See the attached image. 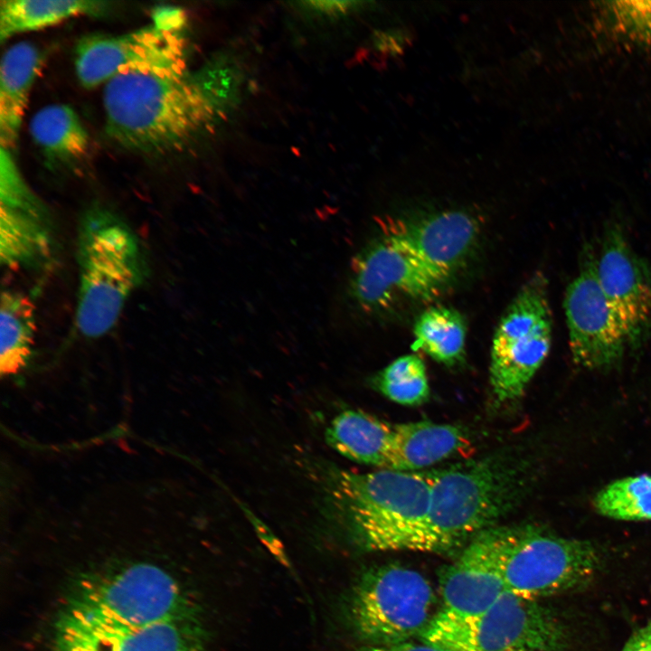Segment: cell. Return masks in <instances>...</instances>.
Masks as SVG:
<instances>
[{
  "mask_svg": "<svg viewBox=\"0 0 651 651\" xmlns=\"http://www.w3.org/2000/svg\"><path fill=\"white\" fill-rule=\"evenodd\" d=\"M436 470L327 469L325 514L348 542L366 552L427 551Z\"/></svg>",
  "mask_w": 651,
  "mask_h": 651,
  "instance_id": "obj_1",
  "label": "cell"
},
{
  "mask_svg": "<svg viewBox=\"0 0 651 651\" xmlns=\"http://www.w3.org/2000/svg\"><path fill=\"white\" fill-rule=\"evenodd\" d=\"M103 108L115 144L155 156L183 150L218 113L201 69L118 75L104 85Z\"/></svg>",
  "mask_w": 651,
  "mask_h": 651,
  "instance_id": "obj_2",
  "label": "cell"
},
{
  "mask_svg": "<svg viewBox=\"0 0 651 651\" xmlns=\"http://www.w3.org/2000/svg\"><path fill=\"white\" fill-rule=\"evenodd\" d=\"M76 262L75 324L83 336L98 339L115 327L128 298L146 279L145 249L119 214L95 203L80 218Z\"/></svg>",
  "mask_w": 651,
  "mask_h": 651,
  "instance_id": "obj_3",
  "label": "cell"
},
{
  "mask_svg": "<svg viewBox=\"0 0 651 651\" xmlns=\"http://www.w3.org/2000/svg\"><path fill=\"white\" fill-rule=\"evenodd\" d=\"M525 487L524 463L509 452L436 470L426 552L457 550L496 526L518 505Z\"/></svg>",
  "mask_w": 651,
  "mask_h": 651,
  "instance_id": "obj_4",
  "label": "cell"
},
{
  "mask_svg": "<svg viewBox=\"0 0 651 651\" xmlns=\"http://www.w3.org/2000/svg\"><path fill=\"white\" fill-rule=\"evenodd\" d=\"M60 612L108 627H137L201 615L181 582L164 567L146 561L80 576Z\"/></svg>",
  "mask_w": 651,
  "mask_h": 651,
  "instance_id": "obj_5",
  "label": "cell"
},
{
  "mask_svg": "<svg viewBox=\"0 0 651 651\" xmlns=\"http://www.w3.org/2000/svg\"><path fill=\"white\" fill-rule=\"evenodd\" d=\"M437 600L422 573L387 563L361 573L339 609L343 624L362 644L389 645L419 638L439 611Z\"/></svg>",
  "mask_w": 651,
  "mask_h": 651,
  "instance_id": "obj_6",
  "label": "cell"
},
{
  "mask_svg": "<svg viewBox=\"0 0 651 651\" xmlns=\"http://www.w3.org/2000/svg\"><path fill=\"white\" fill-rule=\"evenodd\" d=\"M419 640L446 651H562L568 632L538 599L505 591L470 618L439 610Z\"/></svg>",
  "mask_w": 651,
  "mask_h": 651,
  "instance_id": "obj_7",
  "label": "cell"
},
{
  "mask_svg": "<svg viewBox=\"0 0 651 651\" xmlns=\"http://www.w3.org/2000/svg\"><path fill=\"white\" fill-rule=\"evenodd\" d=\"M506 591L539 599L588 584L601 566L590 542L535 524L500 526Z\"/></svg>",
  "mask_w": 651,
  "mask_h": 651,
  "instance_id": "obj_8",
  "label": "cell"
},
{
  "mask_svg": "<svg viewBox=\"0 0 651 651\" xmlns=\"http://www.w3.org/2000/svg\"><path fill=\"white\" fill-rule=\"evenodd\" d=\"M547 289L544 275L535 273L509 304L495 331L489 378L499 402L521 397L548 356L552 324Z\"/></svg>",
  "mask_w": 651,
  "mask_h": 651,
  "instance_id": "obj_9",
  "label": "cell"
},
{
  "mask_svg": "<svg viewBox=\"0 0 651 651\" xmlns=\"http://www.w3.org/2000/svg\"><path fill=\"white\" fill-rule=\"evenodd\" d=\"M448 280L383 228L353 259L347 295L361 311L376 315L403 300L433 299Z\"/></svg>",
  "mask_w": 651,
  "mask_h": 651,
  "instance_id": "obj_10",
  "label": "cell"
},
{
  "mask_svg": "<svg viewBox=\"0 0 651 651\" xmlns=\"http://www.w3.org/2000/svg\"><path fill=\"white\" fill-rule=\"evenodd\" d=\"M74 66L85 89L128 72H178L186 70L185 42L181 33L153 24L121 34L89 33L76 42Z\"/></svg>",
  "mask_w": 651,
  "mask_h": 651,
  "instance_id": "obj_11",
  "label": "cell"
},
{
  "mask_svg": "<svg viewBox=\"0 0 651 651\" xmlns=\"http://www.w3.org/2000/svg\"><path fill=\"white\" fill-rule=\"evenodd\" d=\"M58 250L56 230L45 203L30 188L12 151L0 146V262L12 270L40 272Z\"/></svg>",
  "mask_w": 651,
  "mask_h": 651,
  "instance_id": "obj_12",
  "label": "cell"
},
{
  "mask_svg": "<svg viewBox=\"0 0 651 651\" xmlns=\"http://www.w3.org/2000/svg\"><path fill=\"white\" fill-rule=\"evenodd\" d=\"M563 307L570 350L578 366L600 371L621 361L628 341L599 283L596 254L590 247L565 290Z\"/></svg>",
  "mask_w": 651,
  "mask_h": 651,
  "instance_id": "obj_13",
  "label": "cell"
},
{
  "mask_svg": "<svg viewBox=\"0 0 651 651\" xmlns=\"http://www.w3.org/2000/svg\"><path fill=\"white\" fill-rule=\"evenodd\" d=\"M596 269L629 347L640 346L651 333V264L634 250L622 229L612 224L603 233Z\"/></svg>",
  "mask_w": 651,
  "mask_h": 651,
  "instance_id": "obj_14",
  "label": "cell"
},
{
  "mask_svg": "<svg viewBox=\"0 0 651 651\" xmlns=\"http://www.w3.org/2000/svg\"><path fill=\"white\" fill-rule=\"evenodd\" d=\"M208 644L201 615L137 627H108L59 612L53 625L55 651H207Z\"/></svg>",
  "mask_w": 651,
  "mask_h": 651,
  "instance_id": "obj_15",
  "label": "cell"
},
{
  "mask_svg": "<svg viewBox=\"0 0 651 651\" xmlns=\"http://www.w3.org/2000/svg\"><path fill=\"white\" fill-rule=\"evenodd\" d=\"M505 591L501 533L496 525L467 543L444 571L440 610L461 618L477 616Z\"/></svg>",
  "mask_w": 651,
  "mask_h": 651,
  "instance_id": "obj_16",
  "label": "cell"
},
{
  "mask_svg": "<svg viewBox=\"0 0 651 651\" xmlns=\"http://www.w3.org/2000/svg\"><path fill=\"white\" fill-rule=\"evenodd\" d=\"M384 229L448 279L467 259L478 234L476 220L458 210L397 222Z\"/></svg>",
  "mask_w": 651,
  "mask_h": 651,
  "instance_id": "obj_17",
  "label": "cell"
},
{
  "mask_svg": "<svg viewBox=\"0 0 651 651\" xmlns=\"http://www.w3.org/2000/svg\"><path fill=\"white\" fill-rule=\"evenodd\" d=\"M42 63L38 48L28 42L11 45L0 63V146L13 150L19 137L33 84Z\"/></svg>",
  "mask_w": 651,
  "mask_h": 651,
  "instance_id": "obj_18",
  "label": "cell"
},
{
  "mask_svg": "<svg viewBox=\"0 0 651 651\" xmlns=\"http://www.w3.org/2000/svg\"><path fill=\"white\" fill-rule=\"evenodd\" d=\"M469 446L465 430L450 424L417 421L394 425L389 469L418 471Z\"/></svg>",
  "mask_w": 651,
  "mask_h": 651,
  "instance_id": "obj_19",
  "label": "cell"
},
{
  "mask_svg": "<svg viewBox=\"0 0 651 651\" xmlns=\"http://www.w3.org/2000/svg\"><path fill=\"white\" fill-rule=\"evenodd\" d=\"M394 425L373 415L347 410L326 429V440L340 455L359 463L389 469Z\"/></svg>",
  "mask_w": 651,
  "mask_h": 651,
  "instance_id": "obj_20",
  "label": "cell"
},
{
  "mask_svg": "<svg viewBox=\"0 0 651 651\" xmlns=\"http://www.w3.org/2000/svg\"><path fill=\"white\" fill-rule=\"evenodd\" d=\"M29 131L51 166H72L87 157L90 138L78 113L67 104H50L32 117Z\"/></svg>",
  "mask_w": 651,
  "mask_h": 651,
  "instance_id": "obj_21",
  "label": "cell"
},
{
  "mask_svg": "<svg viewBox=\"0 0 651 651\" xmlns=\"http://www.w3.org/2000/svg\"><path fill=\"white\" fill-rule=\"evenodd\" d=\"M36 331L35 307L18 290H2L0 301V372L10 377L28 364Z\"/></svg>",
  "mask_w": 651,
  "mask_h": 651,
  "instance_id": "obj_22",
  "label": "cell"
},
{
  "mask_svg": "<svg viewBox=\"0 0 651 651\" xmlns=\"http://www.w3.org/2000/svg\"><path fill=\"white\" fill-rule=\"evenodd\" d=\"M108 5L90 0H2L0 41L53 26L75 16L99 14Z\"/></svg>",
  "mask_w": 651,
  "mask_h": 651,
  "instance_id": "obj_23",
  "label": "cell"
},
{
  "mask_svg": "<svg viewBox=\"0 0 651 651\" xmlns=\"http://www.w3.org/2000/svg\"><path fill=\"white\" fill-rule=\"evenodd\" d=\"M413 347L446 365L459 362L465 351L467 327L459 312L447 307H431L415 322Z\"/></svg>",
  "mask_w": 651,
  "mask_h": 651,
  "instance_id": "obj_24",
  "label": "cell"
},
{
  "mask_svg": "<svg viewBox=\"0 0 651 651\" xmlns=\"http://www.w3.org/2000/svg\"><path fill=\"white\" fill-rule=\"evenodd\" d=\"M593 506L600 515L614 520H651V475L614 480L595 495Z\"/></svg>",
  "mask_w": 651,
  "mask_h": 651,
  "instance_id": "obj_25",
  "label": "cell"
},
{
  "mask_svg": "<svg viewBox=\"0 0 651 651\" xmlns=\"http://www.w3.org/2000/svg\"><path fill=\"white\" fill-rule=\"evenodd\" d=\"M374 384L385 397L401 405H420L429 393L425 364L416 354L392 362L377 374Z\"/></svg>",
  "mask_w": 651,
  "mask_h": 651,
  "instance_id": "obj_26",
  "label": "cell"
},
{
  "mask_svg": "<svg viewBox=\"0 0 651 651\" xmlns=\"http://www.w3.org/2000/svg\"><path fill=\"white\" fill-rule=\"evenodd\" d=\"M612 14L618 23L628 33L651 38V3H614Z\"/></svg>",
  "mask_w": 651,
  "mask_h": 651,
  "instance_id": "obj_27",
  "label": "cell"
},
{
  "mask_svg": "<svg viewBox=\"0 0 651 651\" xmlns=\"http://www.w3.org/2000/svg\"><path fill=\"white\" fill-rule=\"evenodd\" d=\"M152 24L156 27L175 33H181L185 24L184 11L175 6H159L152 12Z\"/></svg>",
  "mask_w": 651,
  "mask_h": 651,
  "instance_id": "obj_28",
  "label": "cell"
},
{
  "mask_svg": "<svg viewBox=\"0 0 651 651\" xmlns=\"http://www.w3.org/2000/svg\"><path fill=\"white\" fill-rule=\"evenodd\" d=\"M349 651H446L440 647L430 645L429 643L414 640L389 644V645H364L360 646Z\"/></svg>",
  "mask_w": 651,
  "mask_h": 651,
  "instance_id": "obj_29",
  "label": "cell"
},
{
  "mask_svg": "<svg viewBox=\"0 0 651 651\" xmlns=\"http://www.w3.org/2000/svg\"><path fill=\"white\" fill-rule=\"evenodd\" d=\"M621 651H651V620L629 637Z\"/></svg>",
  "mask_w": 651,
  "mask_h": 651,
  "instance_id": "obj_30",
  "label": "cell"
},
{
  "mask_svg": "<svg viewBox=\"0 0 651 651\" xmlns=\"http://www.w3.org/2000/svg\"><path fill=\"white\" fill-rule=\"evenodd\" d=\"M310 8L315 9L323 13H343L355 5L354 2H344V1H319V2H309L307 3Z\"/></svg>",
  "mask_w": 651,
  "mask_h": 651,
  "instance_id": "obj_31",
  "label": "cell"
}]
</instances>
